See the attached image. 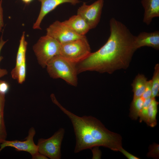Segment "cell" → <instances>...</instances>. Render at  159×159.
<instances>
[{
  "mask_svg": "<svg viewBox=\"0 0 159 159\" xmlns=\"http://www.w3.org/2000/svg\"><path fill=\"white\" fill-rule=\"evenodd\" d=\"M110 34L106 43L77 63L78 74L87 71L111 74L129 66L137 50L135 36L125 25L114 18L110 20Z\"/></svg>",
  "mask_w": 159,
  "mask_h": 159,
  "instance_id": "6da1fadb",
  "label": "cell"
},
{
  "mask_svg": "<svg viewBox=\"0 0 159 159\" xmlns=\"http://www.w3.org/2000/svg\"><path fill=\"white\" fill-rule=\"evenodd\" d=\"M51 97L72 122L76 137L75 153L95 147L102 146L116 151L122 148L121 135L109 130L100 120L91 116H78L62 105L54 95Z\"/></svg>",
  "mask_w": 159,
  "mask_h": 159,
  "instance_id": "7a4b0ae2",
  "label": "cell"
},
{
  "mask_svg": "<svg viewBox=\"0 0 159 159\" xmlns=\"http://www.w3.org/2000/svg\"><path fill=\"white\" fill-rule=\"evenodd\" d=\"M50 76L53 79L61 78L72 86L78 84L76 63L60 55L55 56L47 63L46 67Z\"/></svg>",
  "mask_w": 159,
  "mask_h": 159,
  "instance_id": "3957f363",
  "label": "cell"
},
{
  "mask_svg": "<svg viewBox=\"0 0 159 159\" xmlns=\"http://www.w3.org/2000/svg\"><path fill=\"white\" fill-rule=\"evenodd\" d=\"M90 45L85 36L78 39L61 44L60 55L77 63L91 53Z\"/></svg>",
  "mask_w": 159,
  "mask_h": 159,
  "instance_id": "277c9868",
  "label": "cell"
},
{
  "mask_svg": "<svg viewBox=\"0 0 159 159\" xmlns=\"http://www.w3.org/2000/svg\"><path fill=\"white\" fill-rule=\"evenodd\" d=\"M60 46L58 42L47 34L40 37L33 49L39 64L42 68H45L53 57L59 55Z\"/></svg>",
  "mask_w": 159,
  "mask_h": 159,
  "instance_id": "5b68a950",
  "label": "cell"
},
{
  "mask_svg": "<svg viewBox=\"0 0 159 159\" xmlns=\"http://www.w3.org/2000/svg\"><path fill=\"white\" fill-rule=\"evenodd\" d=\"M65 130L60 128L48 139H39L37 144L38 152L51 159L61 158V146Z\"/></svg>",
  "mask_w": 159,
  "mask_h": 159,
  "instance_id": "8992f818",
  "label": "cell"
},
{
  "mask_svg": "<svg viewBox=\"0 0 159 159\" xmlns=\"http://www.w3.org/2000/svg\"><path fill=\"white\" fill-rule=\"evenodd\" d=\"M104 2L97 0L90 5L84 2L77 9V14L84 19L90 29L96 27L99 22Z\"/></svg>",
  "mask_w": 159,
  "mask_h": 159,
  "instance_id": "52a82bcc",
  "label": "cell"
},
{
  "mask_svg": "<svg viewBox=\"0 0 159 159\" xmlns=\"http://www.w3.org/2000/svg\"><path fill=\"white\" fill-rule=\"evenodd\" d=\"M46 34L57 40L60 44L81 38L63 22L56 21L46 29Z\"/></svg>",
  "mask_w": 159,
  "mask_h": 159,
  "instance_id": "ba28073f",
  "label": "cell"
},
{
  "mask_svg": "<svg viewBox=\"0 0 159 159\" xmlns=\"http://www.w3.org/2000/svg\"><path fill=\"white\" fill-rule=\"evenodd\" d=\"M35 133L34 128L32 127L29 130L28 135L25 140H5L1 143L0 152L5 148L10 147L14 148L17 151H26L30 153L31 156L34 155L39 152L37 146L35 144L33 140Z\"/></svg>",
  "mask_w": 159,
  "mask_h": 159,
  "instance_id": "9c48e42d",
  "label": "cell"
},
{
  "mask_svg": "<svg viewBox=\"0 0 159 159\" xmlns=\"http://www.w3.org/2000/svg\"><path fill=\"white\" fill-rule=\"evenodd\" d=\"M38 0L41 3V7L38 16L33 26L34 29H41L40 25L45 16L60 4L69 3L75 5L80 2L79 0Z\"/></svg>",
  "mask_w": 159,
  "mask_h": 159,
  "instance_id": "30bf717a",
  "label": "cell"
},
{
  "mask_svg": "<svg viewBox=\"0 0 159 159\" xmlns=\"http://www.w3.org/2000/svg\"><path fill=\"white\" fill-rule=\"evenodd\" d=\"M135 42L136 49L143 47L148 46L158 50L159 32H141L137 36H135Z\"/></svg>",
  "mask_w": 159,
  "mask_h": 159,
  "instance_id": "8fae6325",
  "label": "cell"
},
{
  "mask_svg": "<svg viewBox=\"0 0 159 159\" xmlns=\"http://www.w3.org/2000/svg\"><path fill=\"white\" fill-rule=\"evenodd\" d=\"M63 22L77 34L81 36H85L91 29L84 19L77 14L72 16Z\"/></svg>",
  "mask_w": 159,
  "mask_h": 159,
  "instance_id": "7c38bea8",
  "label": "cell"
},
{
  "mask_svg": "<svg viewBox=\"0 0 159 159\" xmlns=\"http://www.w3.org/2000/svg\"><path fill=\"white\" fill-rule=\"evenodd\" d=\"M141 3L144 9L143 22L149 25L154 18L159 16V0H142Z\"/></svg>",
  "mask_w": 159,
  "mask_h": 159,
  "instance_id": "4fadbf2b",
  "label": "cell"
},
{
  "mask_svg": "<svg viewBox=\"0 0 159 159\" xmlns=\"http://www.w3.org/2000/svg\"><path fill=\"white\" fill-rule=\"evenodd\" d=\"M27 43L25 40V32H23L21 37L16 55L15 67L12 70L11 75L14 79L17 80L19 68L23 60L26 59V53Z\"/></svg>",
  "mask_w": 159,
  "mask_h": 159,
  "instance_id": "5bb4252c",
  "label": "cell"
},
{
  "mask_svg": "<svg viewBox=\"0 0 159 159\" xmlns=\"http://www.w3.org/2000/svg\"><path fill=\"white\" fill-rule=\"evenodd\" d=\"M147 79L143 74H139L135 77L132 86L133 92V100L141 97L145 89Z\"/></svg>",
  "mask_w": 159,
  "mask_h": 159,
  "instance_id": "9a60e30c",
  "label": "cell"
},
{
  "mask_svg": "<svg viewBox=\"0 0 159 159\" xmlns=\"http://www.w3.org/2000/svg\"><path fill=\"white\" fill-rule=\"evenodd\" d=\"M5 101V94L0 92V144L6 140L7 136L4 117Z\"/></svg>",
  "mask_w": 159,
  "mask_h": 159,
  "instance_id": "2e32d148",
  "label": "cell"
},
{
  "mask_svg": "<svg viewBox=\"0 0 159 159\" xmlns=\"http://www.w3.org/2000/svg\"><path fill=\"white\" fill-rule=\"evenodd\" d=\"M158 103L155 98H152L151 101L148 107L147 118L146 122L151 127H155L157 124L156 116Z\"/></svg>",
  "mask_w": 159,
  "mask_h": 159,
  "instance_id": "e0dca14e",
  "label": "cell"
},
{
  "mask_svg": "<svg viewBox=\"0 0 159 159\" xmlns=\"http://www.w3.org/2000/svg\"><path fill=\"white\" fill-rule=\"evenodd\" d=\"M144 100L141 97L132 100L130 106L129 115L132 119L136 120L139 117Z\"/></svg>",
  "mask_w": 159,
  "mask_h": 159,
  "instance_id": "ac0fdd59",
  "label": "cell"
},
{
  "mask_svg": "<svg viewBox=\"0 0 159 159\" xmlns=\"http://www.w3.org/2000/svg\"><path fill=\"white\" fill-rule=\"evenodd\" d=\"M152 81L151 98H155L159 96V64H156L154 68Z\"/></svg>",
  "mask_w": 159,
  "mask_h": 159,
  "instance_id": "d6986e66",
  "label": "cell"
},
{
  "mask_svg": "<svg viewBox=\"0 0 159 159\" xmlns=\"http://www.w3.org/2000/svg\"><path fill=\"white\" fill-rule=\"evenodd\" d=\"M152 98H149L144 100L143 108L139 116L140 122L143 121L146 122L147 118L148 109L149 105L151 101Z\"/></svg>",
  "mask_w": 159,
  "mask_h": 159,
  "instance_id": "ffe728a7",
  "label": "cell"
},
{
  "mask_svg": "<svg viewBox=\"0 0 159 159\" xmlns=\"http://www.w3.org/2000/svg\"><path fill=\"white\" fill-rule=\"evenodd\" d=\"M26 74V59H24L19 67L18 72L17 80L20 84H22L25 80Z\"/></svg>",
  "mask_w": 159,
  "mask_h": 159,
  "instance_id": "44dd1931",
  "label": "cell"
},
{
  "mask_svg": "<svg viewBox=\"0 0 159 159\" xmlns=\"http://www.w3.org/2000/svg\"><path fill=\"white\" fill-rule=\"evenodd\" d=\"M159 145L156 143L151 145L149 147V151L147 153L148 157L158 158L159 156Z\"/></svg>",
  "mask_w": 159,
  "mask_h": 159,
  "instance_id": "7402d4cb",
  "label": "cell"
},
{
  "mask_svg": "<svg viewBox=\"0 0 159 159\" xmlns=\"http://www.w3.org/2000/svg\"><path fill=\"white\" fill-rule=\"evenodd\" d=\"M152 81L151 80L147 81L144 91L141 97L145 100L151 97Z\"/></svg>",
  "mask_w": 159,
  "mask_h": 159,
  "instance_id": "603a6c76",
  "label": "cell"
},
{
  "mask_svg": "<svg viewBox=\"0 0 159 159\" xmlns=\"http://www.w3.org/2000/svg\"><path fill=\"white\" fill-rule=\"evenodd\" d=\"M3 31L2 32V35L0 38V53L1 50L5 44L6 42L8 40L4 41L3 39ZM3 59L2 56L0 55V62ZM8 74L7 70L5 69H2L0 68V78Z\"/></svg>",
  "mask_w": 159,
  "mask_h": 159,
  "instance_id": "cb8c5ba5",
  "label": "cell"
},
{
  "mask_svg": "<svg viewBox=\"0 0 159 159\" xmlns=\"http://www.w3.org/2000/svg\"><path fill=\"white\" fill-rule=\"evenodd\" d=\"M9 88V84L6 82L0 80V92L5 94Z\"/></svg>",
  "mask_w": 159,
  "mask_h": 159,
  "instance_id": "d4e9b609",
  "label": "cell"
},
{
  "mask_svg": "<svg viewBox=\"0 0 159 159\" xmlns=\"http://www.w3.org/2000/svg\"><path fill=\"white\" fill-rule=\"evenodd\" d=\"M2 0L0 1V32H2V28L4 26L3 10L2 7Z\"/></svg>",
  "mask_w": 159,
  "mask_h": 159,
  "instance_id": "484cf974",
  "label": "cell"
},
{
  "mask_svg": "<svg viewBox=\"0 0 159 159\" xmlns=\"http://www.w3.org/2000/svg\"><path fill=\"white\" fill-rule=\"evenodd\" d=\"M120 151L128 159H139L140 158L130 154L124 149L122 148L121 149Z\"/></svg>",
  "mask_w": 159,
  "mask_h": 159,
  "instance_id": "4316f807",
  "label": "cell"
},
{
  "mask_svg": "<svg viewBox=\"0 0 159 159\" xmlns=\"http://www.w3.org/2000/svg\"><path fill=\"white\" fill-rule=\"evenodd\" d=\"M32 159H47V157L44 155L38 152L34 155L32 156Z\"/></svg>",
  "mask_w": 159,
  "mask_h": 159,
  "instance_id": "83f0119b",
  "label": "cell"
},
{
  "mask_svg": "<svg viewBox=\"0 0 159 159\" xmlns=\"http://www.w3.org/2000/svg\"><path fill=\"white\" fill-rule=\"evenodd\" d=\"M22 1L26 4H30L33 0H21Z\"/></svg>",
  "mask_w": 159,
  "mask_h": 159,
  "instance_id": "f1b7e54d",
  "label": "cell"
}]
</instances>
